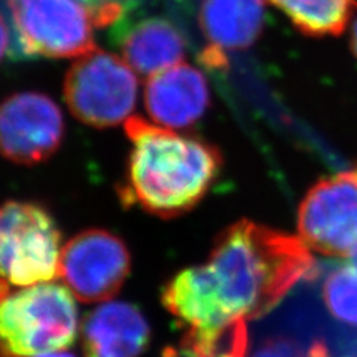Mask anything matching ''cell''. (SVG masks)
Instances as JSON below:
<instances>
[{
	"instance_id": "2",
	"label": "cell",
	"mask_w": 357,
	"mask_h": 357,
	"mask_svg": "<svg viewBox=\"0 0 357 357\" xmlns=\"http://www.w3.org/2000/svg\"><path fill=\"white\" fill-rule=\"evenodd\" d=\"M132 148L121 201L146 213L172 219L191 211L215 185L222 155L204 140L181 136L139 116L126 121Z\"/></svg>"
},
{
	"instance_id": "14",
	"label": "cell",
	"mask_w": 357,
	"mask_h": 357,
	"mask_svg": "<svg viewBox=\"0 0 357 357\" xmlns=\"http://www.w3.org/2000/svg\"><path fill=\"white\" fill-rule=\"evenodd\" d=\"M162 303L189 328L188 333L213 332L240 320L223 305L207 265L186 268L176 274L164 287Z\"/></svg>"
},
{
	"instance_id": "8",
	"label": "cell",
	"mask_w": 357,
	"mask_h": 357,
	"mask_svg": "<svg viewBox=\"0 0 357 357\" xmlns=\"http://www.w3.org/2000/svg\"><path fill=\"white\" fill-rule=\"evenodd\" d=\"M130 266L128 248L118 236L106 229H86L64 244L59 275L76 299L102 304L124 286Z\"/></svg>"
},
{
	"instance_id": "4",
	"label": "cell",
	"mask_w": 357,
	"mask_h": 357,
	"mask_svg": "<svg viewBox=\"0 0 357 357\" xmlns=\"http://www.w3.org/2000/svg\"><path fill=\"white\" fill-rule=\"evenodd\" d=\"M61 250V232L47 208L14 199L0 204V280L5 284L55 280Z\"/></svg>"
},
{
	"instance_id": "9",
	"label": "cell",
	"mask_w": 357,
	"mask_h": 357,
	"mask_svg": "<svg viewBox=\"0 0 357 357\" xmlns=\"http://www.w3.org/2000/svg\"><path fill=\"white\" fill-rule=\"evenodd\" d=\"M64 119L59 105L36 91L17 93L0 103V155L21 165L47 161L59 151Z\"/></svg>"
},
{
	"instance_id": "11",
	"label": "cell",
	"mask_w": 357,
	"mask_h": 357,
	"mask_svg": "<svg viewBox=\"0 0 357 357\" xmlns=\"http://www.w3.org/2000/svg\"><path fill=\"white\" fill-rule=\"evenodd\" d=\"M210 106L206 76L185 63L149 76L144 85V107L156 126L183 130L204 116Z\"/></svg>"
},
{
	"instance_id": "17",
	"label": "cell",
	"mask_w": 357,
	"mask_h": 357,
	"mask_svg": "<svg viewBox=\"0 0 357 357\" xmlns=\"http://www.w3.org/2000/svg\"><path fill=\"white\" fill-rule=\"evenodd\" d=\"M185 347L192 357H245L249 349L245 320H236L213 332L188 333Z\"/></svg>"
},
{
	"instance_id": "6",
	"label": "cell",
	"mask_w": 357,
	"mask_h": 357,
	"mask_svg": "<svg viewBox=\"0 0 357 357\" xmlns=\"http://www.w3.org/2000/svg\"><path fill=\"white\" fill-rule=\"evenodd\" d=\"M22 57L79 59L96 48L93 20L77 0H8Z\"/></svg>"
},
{
	"instance_id": "5",
	"label": "cell",
	"mask_w": 357,
	"mask_h": 357,
	"mask_svg": "<svg viewBox=\"0 0 357 357\" xmlns=\"http://www.w3.org/2000/svg\"><path fill=\"white\" fill-rule=\"evenodd\" d=\"M137 91V76L127 61L102 50L77 59L64 79V100L73 116L97 128L127 121Z\"/></svg>"
},
{
	"instance_id": "15",
	"label": "cell",
	"mask_w": 357,
	"mask_h": 357,
	"mask_svg": "<svg viewBox=\"0 0 357 357\" xmlns=\"http://www.w3.org/2000/svg\"><path fill=\"white\" fill-rule=\"evenodd\" d=\"M307 36H340L357 9V0H268Z\"/></svg>"
},
{
	"instance_id": "1",
	"label": "cell",
	"mask_w": 357,
	"mask_h": 357,
	"mask_svg": "<svg viewBox=\"0 0 357 357\" xmlns=\"http://www.w3.org/2000/svg\"><path fill=\"white\" fill-rule=\"evenodd\" d=\"M234 317L256 319L274 308L298 282L316 274V259L299 237L238 220L215 241L206 264Z\"/></svg>"
},
{
	"instance_id": "12",
	"label": "cell",
	"mask_w": 357,
	"mask_h": 357,
	"mask_svg": "<svg viewBox=\"0 0 357 357\" xmlns=\"http://www.w3.org/2000/svg\"><path fill=\"white\" fill-rule=\"evenodd\" d=\"M122 57L134 72L152 76L181 63L188 43L182 30L172 20L148 15L122 18L112 31Z\"/></svg>"
},
{
	"instance_id": "10",
	"label": "cell",
	"mask_w": 357,
	"mask_h": 357,
	"mask_svg": "<svg viewBox=\"0 0 357 357\" xmlns=\"http://www.w3.org/2000/svg\"><path fill=\"white\" fill-rule=\"evenodd\" d=\"M264 0H203L198 22L206 39L199 61L210 70L227 67V52L249 48L264 29Z\"/></svg>"
},
{
	"instance_id": "16",
	"label": "cell",
	"mask_w": 357,
	"mask_h": 357,
	"mask_svg": "<svg viewBox=\"0 0 357 357\" xmlns=\"http://www.w3.org/2000/svg\"><path fill=\"white\" fill-rule=\"evenodd\" d=\"M321 296L331 316L357 328V265H337L323 278Z\"/></svg>"
},
{
	"instance_id": "7",
	"label": "cell",
	"mask_w": 357,
	"mask_h": 357,
	"mask_svg": "<svg viewBox=\"0 0 357 357\" xmlns=\"http://www.w3.org/2000/svg\"><path fill=\"white\" fill-rule=\"evenodd\" d=\"M298 232L321 255L350 258L357 252V167L310 188L298 208Z\"/></svg>"
},
{
	"instance_id": "19",
	"label": "cell",
	"mask_w": 357,
	"mask_h": 357,
	"mask_svg": "<svg viewBox=\"0 0 357 357\" xmlns=\"http://www.w3.org/2000/svg\"><path fill=\"white\" fill-rule=\"evenodd\" d=\"M10 48V27L5 20L3 14L0 13V61L3 60Z\"/></svg>"
},
{
	"instance_id": "13",
	"label": "cell",
	"mask_w": 357,
	"mask_h": 357,
	"mask_svg": "<svg viewBox=\"0 0 357 357\" xmlns=\"http://www.w3.org/2000/svg\"><path fill=\"white\" fill-rule=\"evenodd\" d=\"M79 331L84 357H140L151 340L149 323L142 311L119 301L98 304Z\"/></svg>"
},
{
	"instance_id": "3",
	"label": "cell",
	"mask_w": 357,
	"mask_h": 357,
	"mask_svg": "<svg viewBox=\"0 0 357 357\" xmlns=\"http://www.w3.org/2000/svg\"><path fill=\"white\" fill-rule=\"evenodd\" d=\"M77 332L76 298L64 283L0 290V356L35 357L67 350Z\"/></svg>"
},
{
	"instance_id": "20",
	"label": "cell",
	"mask_w": 357,
	"mask_h": 357,
	"mask_svg": "<svg viewBox=\"0 0 357 357\" xmlns=\"http://www.w3.org/2000/svg\"><path fill=\"white\" fill-rule=\"evenodd\" d=\"M35 357H76L75 354L69 353L67 350H60V351H52V353H45V354H39Z\"/></svg>"
},
{
	"instance_id": "22",
	"label": "cell",
	"mask_w": 357,
	"mask_h": 357,
	"mask_svg": "<svg viewBox=\"0 0 357 357\" xmlns=\"http://www.w3.org/2000/svg\"><path fill=\"white\" fill-rule=\"evenodd\" d=\"M114 2H118V3H121L122 6H124V8L128 10V9H131L134 5L140 3L142 0H114Z\"/></svg>"
},
{
	"instance_id": "21",
	"label": "cell",
	"mask_w": 357,
	"mask_h": 357,
	"mask_svg": "<svg viewBox=\"0 0 357 357\" xmlns=\"http://www.w3.org/2000/svg\"><path fill=\"white\" fill-rule=\"evenodd\" d=\"M351 50H353V52H354V55H356V59H357V20H356V22H354L353 33H351Z\"/></svg>"
},
{
	"instance_id": "18",
	"label": "cell",
	"mask_w": 357,
	"mask_h": 357,
	"mask_svg": "<svg viewBox=\"0 0 357 357\" xmlns=\"http://www.w3.org/2000/svg\"><path fill=\"white\" fill-rule=\"evenodd\" d=\"M252 357H304L299 347L287 338L275 337L265 340L258 349L252 354Z\"/></svg>"
}]
</instances>
